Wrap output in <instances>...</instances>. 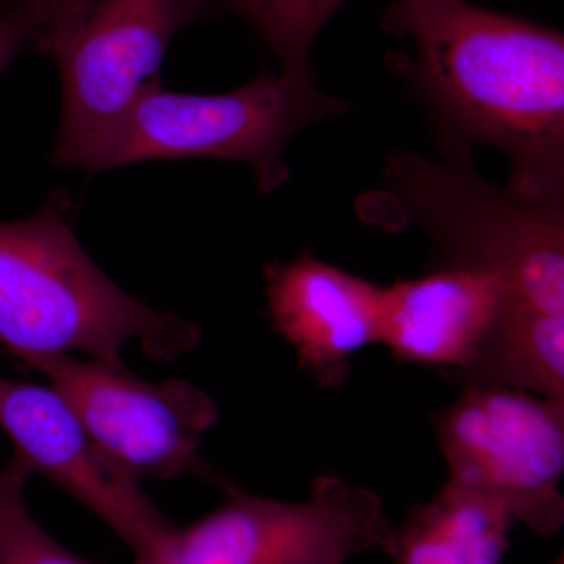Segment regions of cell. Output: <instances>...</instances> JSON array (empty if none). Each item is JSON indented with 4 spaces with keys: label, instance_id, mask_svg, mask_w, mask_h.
<instances>
[{
    "label": "cell",
    "instance_id": "6da1fadb",
    "mask_svg": "<svg viewBox=\"0 0 564 564\" xmlns=\"http://www.w3.org/2000/svg\"><path fill=\"white\" fill-rule=\"evenodd\" d=\"M381 28L411 44L393 65L429 111L447 155L485 144L510 185L564 198V36L470 0H393Z\"/></svg>",
    "mask_w": 564,
    "mask_h": 564
},
{
    "label": "cell",
    "instance_id": "7a4b0ae2",
    "mask_svg": "<svg viewBox=\"0 0 564 564\" xmlns=\"http://www.w3.org/2000/svg\"><path fill=\"white\" fill-rule=\"evenodd\" d=\"M70 202L55 193L43 210L0 223V345L21 364L44 355L84 352L124 367L137 343L170 362L202 343V329L152 310L118 288L93 262L70 228Z\"/></svg>",
    "mask_w": 564,
    "mask_h": 564
},
{
    "label": "cell",
    "instance_id": "3957f363",
    "mask_svg": "<svg viewBox=\"0 0 564 564\" xmlns=\"http://www.w3.org/2000/svg\"><path fill=\"white\" fill-rule=\"evenodd\" d=\"M356 214L386 232L421 229L437 265L485 270L502 278L521 306L564 314V198L489 184L473 155L432 161L397 151Z\"/></svg>",
    "mask_w": 564,
    "mask_h": 564
},
{
    "label": "cell",
    "instance_id": "277c9868",
    "mask_svg": "<svg viewBox=\"0 0 564 564\" xmlns=\"http://www.w3.org/2000/svg\"><path fill=\"white\" fill-rule=\"evenodd\" d=\"M350 109L315 84L314 73L262 70L223 95L163 90L151 80L131 109L74 159L99 174L137 162L207 158L248 163L256 187L269 195L289 180L284 151L315 122Z\"/></svg>",
    "mask_w": 564,
    "mask_h": 564
},
{
    "label": "cell",
    "instance_id": "5b68a950",
    "mask_svg": "<svg viewBox=\"0 0 564 564\" xmlns=\"http://www.w3.org/2000/svg\"><path fill=\"white\" fill-rule=\"evenodd\" d=\"M204 0H55L33 36L62 77L54 165L74 159L118 122L151 80L176 33L198 21Z\"/></svg>",
    "mask_w": 564,
    "mask_h": 564
},
{
    "label": "cell",
    "instance_id": "8992f818",
    "mask_svg": "<svg viewBox=\"0 0 564 564\" xmlns=\"http://www.w3.org/2000/svg\"><path fill=\"white\" fill-rule=\"evenodd\" d=\"M392 527L377 492L333 475L299 502L228 486L225 503L176 527L150 564H347L383 551Z\"/></svg>",
    "mask_w": 564,
    "mask_h": 564
},
{
    "label": "cell",
    "instance_id": "52a82bcc",
    "mask_svg": "<svg viewBox=\"0 0 564 564\" xmlns=\"http://www.w3.org/2000/svg\"><path fill=\"white\" fill-rule=\"evenodd\" d=\"M445 484L502 505L532 532L564 524V402L511 389L466 388L433 414Z\"/></svg>",
    "mask_w": 564,
    "mask_h": 564
},
{
    "label": "cell",
    "instance_id": "ba28073f",
    "mask_svg": "<svg viewBox=\"0 0 564 564\" xmlns=\"http://www.w3.org/2000/svg\"><path fill=\"white\" fill-rule=\"evenodd\" d=\"M24 366L51 381L99 452L139 484L192 470L218 419L214 400L180 378L152 383L126 366L74 355L39 356Z\"/></svg>",
    "mask_w": 564,
    "mask_h": 564
},
{
    "label": "cell",
    "instance_id": "9c48e42d",
    "mask_svg": "<svg viewBox=\"0 0 564 564\" xmlns=\"http://www.w3.org/2000/svg\"><path fill=\"white\" fill-rule=\"evenodd\" d=\"M0 430L14 452L55 486L99 516L150 564L176 525L133 480L99 452L54 388L0 378Z\"/></svg>",
    "mask_w": 564,
    "mask_h": 564
},
{
    "label": "cell",
    "instance_id": "30bf717a",
    "mask_svg": "<svg viewBox=\"0 0 564 564\" xmlns=\"http://www.w3.org/2000/svg\"><path fill=\"white\" fill-rule=\"evenodd\" d=\"M267 313L300 366L326 389L340 388L356 352L378 344L384 285L303 252L263 269Z\"/></svg>",
    "mask_w": 564,
    "mask_h": 564
},
{
    "label": "cell",
    "instance_id": "8fae6325",
    "mask_svg": "<svg viewBox=\"0 0 564 564\" xmlns=\"http://www.w3.org/2000/svg\"><path fill=\"white\" fill-rule=\"evenodd\" d=\"M516 303L507 282L485 270L434 265L421 276L384 285L378 344L399 362L455 377L474 361Z\"/></svg>",
    "mask_w": 564,
    "mask_h": 564
},
{
    "label": "cell",
    "instance_id": "7c38bea8",
    "mask_svg": "<svg viewBox=\"0 0 564 564\" xmlns=\"http://www.w3.org/2000/svg\"><path fill=\"white\" fill-rule=\"evenodd\" d=\"M514 522L502 505L444 484L392 527L383 552L389 564H502Z\"/></svg>",
    "mask_w": 564,
    "mask_h": 564
},
{
    "label": "cell",
    "instance_id": "4fadbf2b",
    "mask_svg": "<svg viewBox=\"0 0 564 564\" xmlns=\"http://www.w3.org/2000/svg\"><path fill=\"white\" fill-rule=\"evenodd\" d=\"M454 378L463 389H511L564 402V314L513 304Z\"/></svg>",
    "mask_w": 564,
    "mask_h": 564
},
{
    "label": "cell",
    "instance_id": "5bb4252c",
    "mask_svg": "<svg viewBox=\"0 0 564 564\" xmlns=\"http://www.w3.org/2000/svg\"><path fill=\"white\" fill-rule=\"evenodd\" d=\"M347 0H204L231 11L261 35L282 70L314 73L311 51L318 33Z\"/></svg>",
    "mask_w": 564,
    "mask_h": 564
},
{
    "label": "cell",
    "instance_id": "9a60e30c",
    "mask_svg": "<svg viewBox=\"0 0 564 564\" xmlns=\"http://www.w3.org/2000/svg\"><path fill=\"white\" fill-rule=\"evenodd\" d=\"M33 475L17 452L0 469V564H96L63 547L33 519L25 503Z\"/></svg>",
    "mask_w": 564,
    "mask_h": 564
},
{
    "label": "cell",
    "instance_id": "2e32d148",
    "mask_svg": "<svg viewBox=\"0 0 564 564\" xmlns=\"http://www.w3.org/2000/svg\"><path fill=\"white\" fill-rule=\"evenodd\" d=\"M52 0H20L13 9L0 11V73L25 44L32 43L50 10Z\"/></svg>",
    "mask_w": 564,
    "mask_h": 564
},
{
    "label": "cell",
    "instance_id": "e0dca14e",
    "mask_svg": "<svg viewBox=\"0 0 564 564\" xmlns=\"http://www.w3.org/2000/svg\"><path fill=\"white\" fill-rule=\"evenodd\" d=\"M551 564H563V554H560L558 556H556L554 562H552Z\"/></svg>",
    "mask_w": 564,
    "mask_h": 564
}]
</instances>
